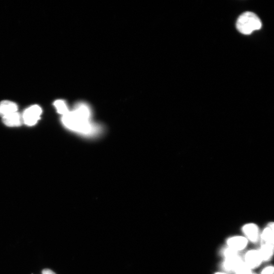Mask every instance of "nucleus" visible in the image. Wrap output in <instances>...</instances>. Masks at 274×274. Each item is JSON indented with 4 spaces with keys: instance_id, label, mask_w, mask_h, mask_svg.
Instances as JSON below:
<instances>
[{
    "instance_id": "obj_2",
    "label": "nucleus",
    "mask_w": 274,
    "mask_h": 274,
    "mask_svg": "<svg viewBox=\"0 0 274 274\" xmlns=\"http://www.w3.org/2000/svg\"><path fill=\"white\" fill-rule=\"evenodd\" d=\"M262 27V23L258 16L252 12H246L237 20L236 27L241 33L248 35L259 30Z\"/></svg>"
},
{
    "instance_id": "obj_7",
    "label": "nucleus",
    "mask_w": 274,
    "mask_h": 274,
    "mask_svg": "<svg viewBox=\"0 0 274 274\" xmlns=\"http://www.w3.org/2000/svg\"><path fill=\"white\" fill-rule=\"evenodd\" d=\"M258 251L263 262H269L274 256V245L262 243Z\"/></svg>"
},
{
    "instance_id": "obj_6",
    "label": "nucleus",
    "mask_w": 274,
    "mask_h": 274,
    "mask_svg": "<svg viewBox=\"0 0 274 274\" xmlns=\"http://www.w3.org/2000/svg\"><path fill=\"white\" fill-rule=\"evenodd\" d=\"M249 241L243 236L232 237L227 241L228 247L238 253L245 249Z\"/></svg>"
},
{
    "instance_id": "obj_10",
    "label": "nucleus",
    "mask_w": 274,
    "mask_h": 274,
    "mask_svg": "<svg viewBox=\"0 0 274 274\" xmlns=\"http://www.w3.org/2000/svg\"><path fill=\"white\" fill-rule=\"evenodd\" d=\"M17 104L9 101H3L0 103V115L2 117L18 112Z\"/></svg>"
},
{
    "instance_id": "obj_8",
    "label": "nucleus",
    "mask_w": 274,
    "mask_h": 274,
    "mask_svg": "<svg viewBox=\"0 0 274 274\" xmlns=\"http://www.w3.org/2000/svg\"><path fill=\"white\" fill-rule=\"evenodd\" d=\"M2 121L8 126H19L23 121L22 116L17 112L3 117Z\"/></svg>"
},
{
    "instance_id": "obj_4",
    "label": "nucleus",
    "mask_w": 274,
    "mask_h": 274,
    "mask_svg": "<svg viewBox=\"0 0 274 274\" xmlns=\"http://www.w3.org/2000/svg\"><path fill=\"white\" fill-rule=\"evenodd\" d=\"M242 232L248 241L253 243L260 241L261 232L256 224L250 223L245 225L242 227Z\"/></svg>"
},
{
    "instance_id": "obj_12",
    "label": "nucleus",
    "mask_w": 274,
    "mask_h": 274,
    "mask_svg": "<svg viewBox=\"0 0 274 274\" xmlns=\"http://www.w3.org/2000/svg\"><path fill=\"white\" fill-rule=\"evenodd\" d=\"M54 105L58 112L63 115V116L66 114L70 111L66 102L62 100L56 101L54 103Z\"/></svg>"
},
{
    "instance_id": "obj_9",
    "label": "nucleus",
    "mask_w": 274,
    "mask_h": 274,
    "mask_svg": "<svg viewBox=\"0 0 274 274\" xmlns=\"http://www.w3.org/2000/svg\"><path fill=\"white\" fill-rule=\"evenodd\" d=\"M243 261L240 255L227 258L224 263V268L227 271L235 272Z\"/></svg>"
},
{
    "instance_id": "obj_19",
    "label": "nucleus",
    "mask_w": 274,
    "mask_h": 274,
    "mask_svg": "<svg viewBox=\"0 0 274 274\" xmlns=\"http://www.w3.org/2000/svg\"><path fill=\"white\" fill-rule=\"evenodd\" d=\"M252 274H256L253 273Z\"/></svg>"
},
{
    "instance_id": "obj_1",
    "label": "nucleus",
    "mask_w": 274,
    "mask_h": 274,
    "mask_svg": "<svg viewBox=\"0 0 274 274\" xmlns=\"http://www.w3.org/2000/svg\"><path fill=\"white\" fill-rule=\"evenodd\" d=\"M91 111L84 103L77 104L75 109L63 116V125L73 131L85 135L94 134L97 129L90 122Z\"/></svg>"
},
{
    "instance_id": "obj_16",
    "label": "nucleus",
    "mask_w": 274,
    "mask_h": 274,
    "mask_svg": "<svg viewBox=\"0 0 274 274\" xmlns=\"http://www.w3.org/2000/svg\"><path fill=\"white\" fill-rule=\"evenodd\" d=\"M272 231L274 238V222L272 221L269 223L267 226Z\"/></svg>"
},
{
    "instance_id": "obj_11",
    "label": "nucleus",
    "mask_w": 274,
    "mask_h": 274,
    "mask_svg": "<svg viewBox=\"0 0 274 274\" xmlns=\"http://www.w3.org/2000/svg\"><path fill=\"white\" fill-rule=\"evenodd\" d=\"M260 241L261 244H271L274 245V238L271 230L266 227L260 233Z\"/></svg>"
},
{
    "instance_id": "obj_3",
    "label": "nucleus",
    "mask_w": 274,
    "mask_h": 274,
    "mask_svg": "<svg viewBox=\"0 0 274 274\" xmlns=\"http://www.w3.org/2000/svg\"><path fill=\"white\" fill-rule=\"evenodd\" d=\"M42 109L38 105H33L26 109L22 116L24 123L29 126H33L37 124L41 119Z\"/></svg>"
},
{
    "instance_id": "obj_13",
    "label": "nucleus",
    "mask_w": 274,
    "mask_h": 274,
    "mask_svg": "<svg viewBox=\"0 0 274 274\" xmlns=\"http://www.w3.org/2000/svg\"><path fill=\"white\" fill-rule=\"evenodd\" d=\"M234 272L236 273V274H252L253 273V270L244 263V260Z\"/></svg>"
},
{
    "instance_id": "obj_14",
    "label": "nucleus",
    "mask_w": 274,
    "mask_h": 274,
    "mask_svg": "<svg viewBox=\"0 0 274 274\" xmlns=\"http://www.w3.org/2000/svg\"><path fill=\"white\" fill-rule=\"evenodd\" d=\"M226 258L239 255V253L228 247L224 253Z\"/></svg>"
},
{
    "instance_id": "obj_15",
    "label": "nucleus",
    "mask_w": 274,
    "mask_h": 274,
    "mask_svg": "<svg viewBox=\"0 0 274 274\" xmlns=\"http://www.w3.org/2000/svg\"><path fill=\"white\" fill-rule=\"evenodd\" d=\"M260 274H274V266L269 265L265 267L261 272Z\"/></svg>"
},
{
    "instance_id": "obj_18",
    "label": "nucleus",
    "mask_w": 274,
    "mask_h": 274,
    "mask_svg": "<svg viewBox=\"0 0 274 274\" xmlns=\"http://www.w3.org/2000/svg\"><path fill=\"white\" fill-rule=\"evenodd\" d=\"M215 274H228L227 273H221V272H219V273H216Z\"/></svg>"
},
{
    "instance_id": "obj_5",
    "label": "nucleus",
    "mask_w": 274,
    "mask_h": 274,
    "mask_svg": "<svg viewBox=\"0 0 274 274\" xmlns=\"http://www.w3.org/2000/svg\"><path fill=\"white\" fill-rule=\"evenodd\" d=\"M244 263L252 270L257 269L263 263L258 250H251L246 253Z\"/></svg>"
},
{
    "instance_id": "obj_17",
    "label": "nucleus",
    "mask_w": 274,
    "mask_h": 274,
    "mask_svg": "<svg viewBox=\"0 0 274 274\" xmlns=\"http://www.w3.org/2000/svg\"><path fill=\"white\" fill-rule=\"evenodd\" d=\"M42 274H56L54 272L50 269H44L42 271Z\"/></svg>"
}]
</instances>
